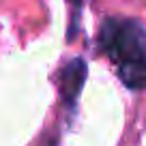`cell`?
I'll return each mask as SVG.
<instances>
[{
	"mask_svg": "<svg viewBox=\"0 0 146 146\" xmlns=\"http://www.w3.org/2000/svg\"><path fill=\"white\" fill-rule=\"evenodd\" d=\"M99 47L129 88H146V28L135 19H105Z\"/></svg>",
	"mask_w": 146,
	"mask_h": 146,
	"instance_id": "obj_1",
	"label": "cell"
},
{
	"mask_svg": "<svg viewBox=\"0 0 146 146\" xmlns=\"http://www.w3.org/2000/svg\"><path fill=\"white\" fill-rule=\"evenodd\" d=\"M84 82H86V62L82 58L69 60L67 67L60 71V82H58L62 105H67L69 110L75 108L78 97L84 88Z\"/></svg>",
	"mask_w": 146,
	"mask_h": 146,
	"instance_id": "obj_2",
	"label": "cell"
},
{
	"mask_svg": "<svg viewBox=\"0 0 146 146\" xmlns=\"http://www.w3.org/2000/svg\"><path fill=\"white\" fill-rule=\"evenodd\" d=\"M71 2H75V17L80 15V7H82V0H71Z\"/></svg>",
	"mask_w": 146,
	"mask_h": 146,
	"instance_id": "obj_3",
	"label": "cell"
}]
</instances>
